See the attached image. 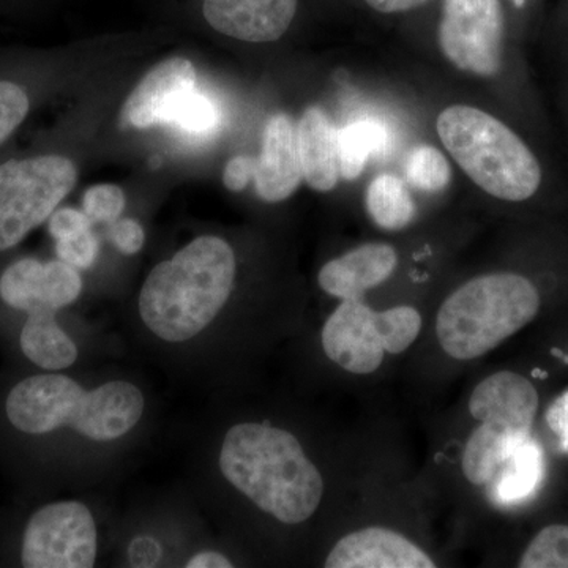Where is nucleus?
Instances as JSON below:
<instances>
[{
  "label": "nucleus",
  "instance_id": "nucleus-1",
  "mask_svg": "<svg viewBox=\"0 0 568 568\" xmlns=\"http://www.w3.org/2000/svg\"><path fill=\"white\" fill-rule=\"evenodd\" d=\"M220 469L254 506L284 525L305 523L323 500L320 469L297 437L276 426H233L224 436Z\"/></svg>",
  "mask_w": 568,
  "mask_h": 568
},
{
  "label": "nucleus",
  "instance_id": "nucleus-2",
  "mask_svg": "<svg viewBox=\"0 0 568 568\" xmlns=\"http://www.w3.org/2000/svg\"><path fill=\"white\" fill-rule=\"evenodd\" d=\"M235 271V254L226 241L194 239L145 278L138 304L142 323L168 343L194 338L230 301Z\"/></svg>",
  "mask_w": 568,
  "mask_h": 568
},
{
  "label": "nucleus",
  "instance_id": "nucleus-3",
  "mask_svg": "<svg viewBox=\"0 0 568 568\" xmlns=\"http://www.w3.org/2000/svg\"><path fill=\"white\" fill-rule=\"evenodd\" d=\"M142 413V392L125 381L84 390L69 376H32L7 398V417L22 433L44 435L71 428L99 443L125 436L141 420Z\"/></svg>",
  "mask_w": 568,
  "mask_h": 568
},
{
  "label": "nucleus",
  "instance_id": "nucleus-4",
  "mask_svg": "<svg viewBox=\"0 0 568 568\" xmlns=\"http://www.w3.org/2000/svg\"><path fill=\"white\" fill-rule=\"evenodd\" d=\"M437 134L463 171L496 200L525 204L545 186V168L507 123L495 115L454 104L437 118Z\"/></svg>",
  "mask_w": 568,
  "mask_h": 568
},
{
  "label": "nucleus",
  "instance_id": "nucleus-5",
  "mask_svg": "<svg viewBox=\"0 0 568 568\" xmlns=\"http://www.w3.org/2000/svg\"><path fill=\"white\" fill-rule=\"evenodd\" d=\"M540 308V287L528 275L496 272L477 276L440 305L437 342L448 357L474 361L532 323Z\"/></svg>",
  "mask_w": 568,
  "mask_h": 568
},
{
  "label": "nucleus",
  "instance_id": "nucleus-6",
  "mask_svg": "<svg viewBox=\"0 0 568 568\" xmlns=\"http://www.w3.org/2000/svg\"><path fill=\"white\" fill-rule=\"evenodd\" d=\"M422 324L414 306L375 312L364 298H349L325 321L321 342L334 364L354 375H369L383 365L384 355L405 353L420 335Z\"/></svg>",
  "mask_w": 568,
  "mask_h": 568
},
{
  "label": "nucleus",
  "instance_id": "nucleus-7",
  "mask_svg": "<svg viewBox=\"0 0 568 568\" xmlns=\"http://www.w3.org/2000/svg\"><path fill=\"white\" fill-rule=\"evenodd\" d=\"M78 170L62 155L0 164V252L13 248L47 222L74 189Z\"/></svg>",
  "mask_w": 568,
  "mask_h": 568
},
{
  "label": "nucleus",
  "instance_id": "nucleus-8",
  "mask_svg": "<svg viewBox=\"0 0 568 568\" xmlns=\"http://www.w3.org/2000/svg\"><path fill=\"white\" fill-rule=\"evenodd\" d=\"M540 396L536 386L515 372L485 377L469 398L470 416L480 422L466 443L478 462L499 466L519 444L529 439Z\"/></svg>",
  "mask_w": 568,
  "mask_h": 568
},
{
  "label": "nucleus",
  "instance_id": "nucleus-9",
  "mask_svg": "<svg viewBox=\"0 0 568 568\" xmlns=\"http://www.w3.org/2000/svg\"><path fill=\"white\" fill-rule=\"evenodd\" d=\"M506 0H443L437 40L458 70L495 78L506 69Z\"/></svg>",
  "mask_w": 568,
  "mask_h": 568
},
{
  "label": "nucleus",
  "instance_id": "nucleus-10",
  "mask_svg": "<svg viewBox=\"0 0 568 568\" xmlns=\"http://www.w3.org/2000/svg\"><path fill=\"white\" fill-rule=\"evenodd\" d=\"M95 559L97 526L84 504H50L32 515L22 538V566L91 568Z\"/></svg>",
  "mask_w": 568,
  "mask_h": 568
},
{
  "label": "nucleus",
  "instance_id": "nucleus-11",
  "mask_svg": "<svg viewBox=\"0 0 568 568\" xmlns=\"http://www.w3.org/2000/svg\"><path fill=\"white\" fill-rule=\"evenodd\" d=\"M82 280L73 265L63 261H40L26 257L11 264L0 276V297L11 308L31 313L33 310H58L80 297Z\"/></svg>",
  "mask_w": 568,
  "mask_h": 568
},
{
  "label": "nucleus",
  "instance_id": "nucleus-12",
  "mask_svg": "<svg viewBox=\"0 0 568 568\" xmlns=\"http://www.w3.org/2000/svg\"><path fill=\"white\" fill-rule=\"evenodd\" d=\"M196 89V70L185 58H171L149 71L121 111L123 129L170 123L182 100Z\"/></svg>",
  "mask_w": 568,
  "mask_h": 568
},
{
  "label": "nucleus",
  "instance_id": "nucleus-13",
  "mask_svg": "<svg viewBox=\"0 0 568 568\" xmlns=\"http://www.w3.org/2000/svg\"><path fill=\"white\" fill-rule=\"evenodd\" d=\"M298 0H204L212 29L248 43H271L290 31Z\"/></svg>",
  "mask_w": 568,
  "mask_h": 568
},
{
  "label": "nucleus",
  "instance_id": "nucleus-14",
  "mask_svg": "<svg viewBox=\"0 0 568 568\" xmlns=\"http://www.w3.org/2000/svg\"><path fill=\"white\" fill-rule=\"evenodd\" d=\"M328 568H433V559L396 530L369 526L336 541L325 559Z\"/></svg>",
  "mask_w": 568,
  "mask_h": 568
},
{
  "label": "nucleus",
  "instance_id": "nucleus-15",
  "mask_svg": "<svg viewBox=\"0 0 568 568\" xmlns=\"http://www.w3.org/2000/svg\"><path fill=\"white\" fill-rule=\"evenodd\" d=\"M302 164L297 129L286 114H275L264 126L263 145L254 168L257 196L267 203H282L301 185Z\"/></svg>",
  "mask_w": 568,
  "mask_h": 568
},
{
  "label": "nucleus",
  "instance_id": "nucleus-16",
  "mask_svg": "<svg viewBox=\"0 0 568 568\" xmlns=\"http://www.w3.org/2000/svg\"><path fill=\"white\" fill-rule=\"evenodd\" d=\"M398 256L394 246L365 244L328 261L317 275L321 290L339 301L364 298L366 291L394 275Z\"/></svg>",
  "mask_w": 568,
  "mask_h": 568
},
{
  "label": "nucleus",
  "instance_id": "nucleus-17",
  "mask_svg": "<svg viewBox=\"0 0 568 568\" xmlns=\"http://www.w3.org/2000/svg\"><path fill=\"white\" fill-rule=\"evenodd\" d=\"M338 132L321 108H308L297 125L302 175L310 189L327 193L339 181Z\"/></svg>",
  "mask_w": 568,
  "mask_h": 568
},
{
  "label": "nucleus",
  "instance_id": "nucleus-18",
  "mask_svg": "<svg viewBox=\"0 0 568 568\" xmlns=\"http://www.w3.org/2000/svg\"><path fill=\"white\" fill-rule=\"evenodd\" d=\"M55 313L51 308L28 313L20 339L26 357L50 372L69 368L78 358V347L55 323Z\"/></svg>",
  "mask_w": 568,
  "mask_h": 568
},
{
  "label": "nucleus",
  "instance_id": "nucleus-19",
  "mask_svg": "<svg viewBox=\"0 0 568 568\" xmlns=\"http://www.w3.org/2000/svg\"><path fill=\"white\" fill-rule=\"evenodd\" d=\"M541 473L544 459L540 448L529 437L515 447L506 463L497 470L496 477L489 484L493 499L500 504H514L526 499L540 484Z\"/></svg>",
  "mask_w": 568,
  "mask_h": 568
},
{
  "label": "nucleus",
  "instance_id": "nucleus-20",
  "mask_svg": "<svg viewBox=\"0 0 568 568\" xmlns=\"http://www.w3.org/2000/svg\"><path fill=\"white\" fill-rule=\"evenodd\" d=\"M365 203L373 222L386 231L405 230L416 219V203L396 175H377L366 190Z\"/></svg>",
  "mask_w": 568,
  "mask_h": 568
},
{
  "label": "nucleus",
  "instance_id": "nucleus-21",
  "mask_svg": "<svg viewBox=\"0 0 568 568\" xmlns=\"http://www.w3.org/2000/svg\"><path fill=\"white\" fill-rule=\"evenodd\" d=\"M386 132L379 123L357 121L338 132L339 178L355 181L362 173L369 156L383 152Z\"/></svg>",
  "mask_w": 568,
  "mask_h": 568
},
{
  "label": "nucleus",
  "instance_id": "nucleus-22",
  "mask_svg": "<svg viewBox=\"0 0 568 568\" xmlns=\"http://www.w3.org/2000/svg\"><path fill=\"white\" fill-rule=\"evenodd\" d=\"M407 181L425 193H439L450 183L452 170L443 152L433 145H418L407 155Z\"/></svg>",
  "mask_w": 568,
  "mask_h": 568
},
{
  "label": "nucleus",
  "instance_id": "nucleus-23",
  "mask_svg": "<svg viewBox=\"0 0 568 568\" xmlns=\"http://www.w3.org/2000/svg\"><path fill=\"white\" fill-rule=\"evenodd\" d=\"M518 567L568 568V525H549L529 541Z\"/></svg>",
  "mask_w": 568,
  "mask_h": 568
},
{
  "label": "nucleus",
  "instance_id": "nucleus-24",
  "mask_svg": "<svg viewBox=\"0 0 568 568\" xmlns=\"http://www.w3.org/2000/svg\"><path fill=\"white\" fill-rule=\"evenodd\" d=\"M219 119V110L212 100L194 89L179 104L170 125L178 126L182 132L201 136V134L212 133Z\"/></svg>",
  "mask_w": 568,
  "mask_h": 568
},
{
  "label": "nucleus",
  "instance_id": "nucleus-25",
  "mask_svg": "<svg viewBox=\"0 0 568 568\" xmlns=\"http://www.w3.org/2000/svg\"><path fill=\"white\" fill-rule=\"evenodd\" d=\"M31 110V100L28 91L18 82L0 80V145L28 118Z\"/></svg>",
  "mask_w": 568,
  "mask_h": 568
},
{
  "label": "nucleus",
  "instance_id": "nucleus-26",
  "mask_svg": "<svg viewBox=\"0 0 568 568\" xmlns=\"http://www.w3.org/2000/svg\"><path fill=\"white\" fill-rule=\"evenodd\" d=\"M125 193L121 186L112 185V183L93 185L82 197V209L92 223L118 222L125 209Z\"/></svg>",
  "mask_w": 568,
  "mask_h": 568
},
{
  "label": "nucleus",
  "instance_id": "nucleus-27",
  "mask_svg": "<svg viewBox=\"0 0 568 568\" xmlns=\"http://www.w3.org/2000/svg\"><path fill=\"white\" fill-rule=\"evenodd\" d=\"M55 253L63 263L77 268H89L99 256V241L91 230L55 241Z\"/></svg>",
  "mask_w": 568,
  "mask_h": 568
},
{
  "label": "nucleus",
  "instance_id": "nucleus-28",
  "mask_svg": "<svg viewBox=\"0 0 568 568\" xmlns=\"http://www.w3.org/2000/svg\"><path fill=\"white\" fill-rule=\"evenodd\" d=\"M91 219L85 215L84 211L65 207L61 211H54L50 216V234L55 241H61V239L91 230Z\"/></svg>",
  "mask_w": 568,
  "mask_h": 568
},
{
  "label": "nucleus",
  "instance_id": "nucleus-29",
  "mask_svg": "<svg viewBox=\"0 0 568 568\" xmlns=\"http://www.w3.org/2000/svg\"><path fill=\"white\" fill-rule=\"evenodd\" d=\"M112 242L118 246L119 252L123 254L140 253L144 246L145 234L144 230L136 220L123 219L118 220L112 226Z\"/></svg>",
  "mask_w": 568,
  "mask_h": 568
},
{
  "label": "nucleus",
  "instance_id": "nucleus-30",
  "mask_svg": "<svg viewBox=\"0 0 568 568\" xmlns=\"http://www.w3.org/2000/svg\"><path fill=\"white\" fill-rule=\"evenodd\" d=\"M256 159L248 155H237L227 162L224 168L223 183L231 192H242L254 179Z\"/></svg>",
  "mask_w": 568,
  "mask_h": 568
},
{
  "label": "nucleus",
  "instance_id": "nucleus-31",
  "mask_svg": "<svg viewBox=\"0 0 568 568\" xmlns=\"http://www.w3.org/2000/svg\"><path fill=\"white\" fill-rule=\"evenodd\" d=\"M162 556V548L155 538L140 536L134 538L129 548V560L133 567H153Z\"/></svg>",
  "mask_w": 568,
  "mask_h": 568
},
{
  "label": "nucleus",
  "instance_id": "nucleus-32",
  "mask_svg": "<svg viewBox=\"0 0 568 568\" xmlns=\"http://www.w3.org/2000/svg\"><path fill=\"white\" fill-rule=\"evenodd\" d=\"M429 0H365L369 9L381 14L409 13L422 9Z\"/></svg>",
  "mask_w": 568,
  "mask_h": 568
},
{
  "label": "nucleus",
  "instance_id": "nucleus-33",
  "mask_svg": "<svg viewBox=\"0 0 568 568\" xmlns=\"http://www.w3.org/2000/svg\"><path fill=\"white\" fill-rule=\"evenodd\" d=\"M549 425L562 437L564 444L568 447V395L549 410Z\"/></svg>",
  "mask_w": 568,
  "mask_h": 568
},
{
  "label": "nucleus",
  "instance_id": "nucleus-34",
  "mask_svg": "<svg viewBox=\"0 0 568 568\" xmlns=\"http://www.w3.org/2000/svg\"><path fill=\"white\" fill-rule=\"evenodd\" d=\"M186 568H231L233 564L222 552L203 551L197 552L186 562Z\"/></svg>",
  "mask_w": 568,
  "mask_h": 568
},
{
  "label": "nucleus",
  "instance_id": "nucleus-35",
  "mask_svg": "<svg viewBox=\"0 0 568 568\" xmlns=\"http://www.w3.org/2000/svg\"><path fill=\"white\" fill-rule=\"evenodd\" d=\"M506 2L510 9L518 11V13H525V11L532 9L536 0H506Z\"/></svg>",
  "mask_w": 568,
  "mask_h": 568
}]
</instances>
